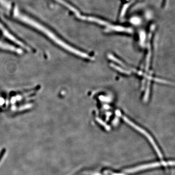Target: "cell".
Segmentation results:
<instances>
[{"label": "cell", "mask_w": 175, "mask_h": 175, "mask_svg": "<svg viewBox=\"0 0 175 175\" xmlns=\"http://www.w3.org/2000/svg\"><path fill=\"white\" fill-rule=\"evenodd\" d=\"M0 49L16 54H21V49L2 40H0Z\"/></svg>", "instance_id": "7a4b0ae2"}, {"label": "cell", "mask_w": 175, "mask_h": 175, "mask_svg": "<svg viewBox=\"0 0 175 175\" xmlns=\"http://www.w3.org/2000/svg\"><path fill=\"white\" fill-rule=\"evenodd\" d=\"M14 16L21 21L28 24L29 26H31L33 28L36 29L37 30H39V31L43 33L49 39H50L51 41L55 42L57 45L59 46L60 47L66 50L69 52L75 54V55H78L79 54L80 51L76 49L75 48L71 46V45L66 44V42L61 39L58 37V36H57L52 31L48 29L47 28H46V27L40 24L39 23H37L33 19L29 18L28 17L26 16V15H24L21 13L19 12L17 8L14 9Z\"/></svg>", "instance_id": "6da1fadb"}]
</instances>
